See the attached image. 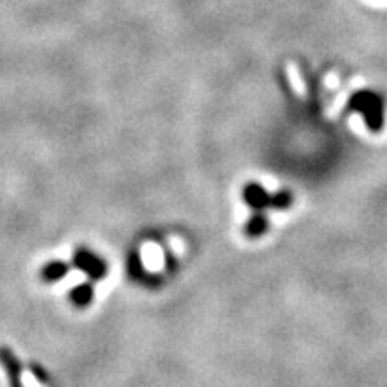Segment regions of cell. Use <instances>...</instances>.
Listing matches in <instances>:
<instances>
[{
	"instance_id": "obj_1",
	"label": "cell",
	"mask_w": 387,
	"mask_h": 387,
	"mask_svg": "<svg viewBox=\"0 0 387 387\" xmlns=\"http://www.w3.org/2000/svg\"><path fill=\"white\" fill-rule=\"evenodd\" d=\"M74 264L78 269H81L82 273L88 274L91 280H102L106 276V271H108L104 260H100L99 256L87 250H81L76 253Z\"/></svg>"
},
{
	"instance_id": "obj_2",
	"label": "cell",
	"mask_w": 387,
	"mask_h": 387,
	"mask_svg": "<svg viewBox=\"0 0 387 387\" xmlns=\"http://www.w3.org/2000/svg\"><path fill=\"white\" fill-rule=\"evenodd\" d=\"M0 364L4 366V369L8 371V378H10L11 387H23L22 386V366H20L19 359L11 353L8 348H0Z\"/></svg>"
},
{
	"instance_id": "obj_3",
	"label": "cell",
	"mask_w": 387,
	"mask_h": 387,
	"mask_svg": "<svg viewBox=\"0 0 387 387\" xmlns=\"http://www.w3.org/2000/svg\"><path fill=\"white\" fill-rule=\"evenodd\" d=\"M91 298H93V289H91L90 283H81L76 289H72L70 292V300L76 307H88L90 305Z\"/></svg>"
},
{
	"instance_id": "obj_4",
	"label": "cell",
	"mask_w": 387,
	"mask_h": 387,
	"mask_svg": "<svg viewBox=\"0 0 387 387\" xmlns=\"http://www.w3.org/2000/svg\"><path fill=\"white\" fill-rule=\"evenodd\" d=\"M67 273H69L67 264H63V262H50V264H47L45 267H43L41 276H43L45 282H58V280L65 278Z\"/></svg>"
}]
</instances>
